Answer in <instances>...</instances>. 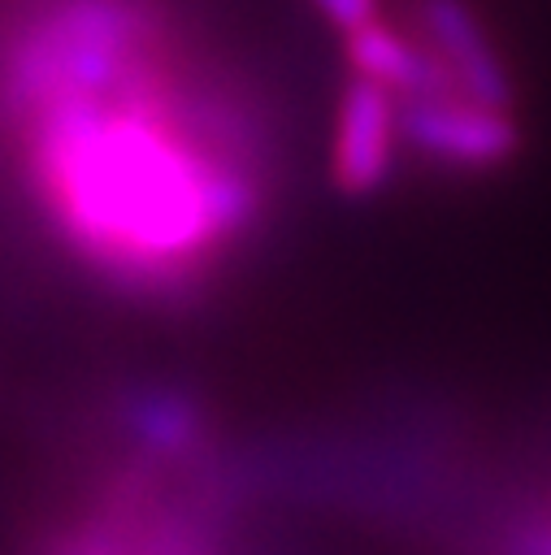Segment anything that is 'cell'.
Returning a JSON list of instances; mask_svg holds the SVG:
<instances>
[{
	"mask_svg": "<svg viewBox=\"0 0 551 555\" xmlns=\"http://www.w3.org/2000/svg\"><path fill=\"white\" fill-rule=\"evenodd\" d=\"M395 130H399L395 91H386L369 78H351L343 100H338L334 152H330V169H334L338 191L369 195L386 182L390 152H395Z\"/></svg>",
	"mask_w": 551,
	"mask_h": 555,
	"instance_id": "cell-3",
	"label": "cell"
},
{
	"mask_svg": "<svg viewBox=\"0 0 551 555\" xmlns=\"http://www.w3.org/2000/svg\"><path fill=\"white\" fill-rule=\"evenodd\" d=\"M130 425L139 429V438H143L148 447H169V451H178V447H187L191 434L200 429V416H195L178 395H148V399H139V403L130 408Z\"/></svg>",
	"mask_w": 551,
	"mask_h": 555,
	"instance_id": "cell-6",
	"label": "cell"
},
{
	"mask_svg": "<svg viewBox=\"0 0 551 555\" xmlns=\"http://www.w3.org/2000/svg\"><path fill=\"white\" fill-rule=\"evenodd\" d=\"M421 22L434 39V52L447 61L456 74L460 91L486 108H508L512 104V82L499 56L490 52L477 17L464 9V0H421Z\"/></svg>",
	"mask_w": 551,
	"mask_h": 555,
	"instance_id": "cell-4",
	"label": "cell"
},
{
	"mask_svg": "<svg viewBox=\"0 0 551 555\" xmlns=\"http://www.w3.org/2000/svg\"><path fill=\"white\" fill-rule=\"evenodd\" d=\"M343 39H347V61H351L356 78H369L386 91H399L403 100H412V95H464L456 74L447 69V61L438 52L417 48L408 35H399L382 22H369Z\"/></svg>",
	"mask_w": 551,
	"mask_h": 555,
	"instance_id": "cell-5",
	"label": "cell"
},
{
	"mask_svg": "<svg viewBox=\"0 0 551 555\" xmlns=\"http://www.w3.org/2000/svg\"><path fill=\"white\" fill-rule=\"evenodd\" d=\"M312 4H317V13H321L334 30H343V35H351V30L369 26V22H377V0H312Z\"/></svg>",
	"mask_w": 551,
	"mask_h": 555,
	"instance_id": "cell-7",
	"label": "cell"
},
{
	"mask_svg": "<svg viewBox=\"0 0 551 555\" xmlns=\"http://www.w3.org/2000/svg\"><path fill=\"white\" fill-rule=\"evenodd\" d=\"M399 134L443 169H495L521 134L499 113L469 95H412L399 104Z\"/></svg>",
	"mask_w": 551,
	"mask_h": 555,
	"instance_id": "cell-2",
	"label": "cell"
},
{
	"mask_svg": "<svg viewBox=\"0 0 551 555\" xmlns=\"http://www.w3.org/2000/svg\"><path fill=\"white\" fill-rule=\"evenodd\" d=\"M30 113L26 165L43 208L87 264L134 291H178L260 212L256 178L195 139L143 61L108 91Z\"/></svg>",
	"mask_w": 551,
	"mask_h": 555,
	"instance_id": "cell-1",
	"label": "cell"
}]
</instances>
